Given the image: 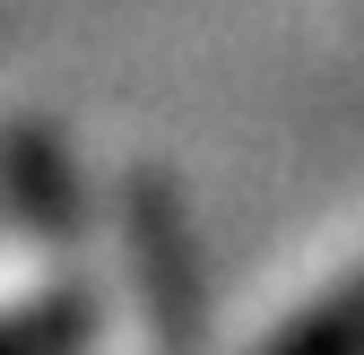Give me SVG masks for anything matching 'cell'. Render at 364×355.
Masks as SVG:
<instances>
[{
  "mask_svg": "<svg viewBox=\"0 0 364 355\" xmlns=\"http://www.w3.org/2000/svg\"><path fill=\"white\" fill-rule=\"evenodd\" d=\"M287 355H364V295H347L338 312H321V321H304L287 338Z\"/></svg>",
  "mask_w": 364,
  "mask_h": 355,
  "instance_id": "cell-1",
  "label": "cell"
}]
</instances>
